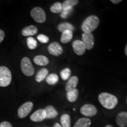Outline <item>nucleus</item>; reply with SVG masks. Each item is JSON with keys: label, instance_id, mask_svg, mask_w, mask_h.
Here are the masks:
<instances>
[{"label": "nucleus", "instance_id": "1", "mask_svg": "<svg viewBox=\"0 0 127 127\" xmlns=\"http://www.w3.org/2000/svg\"><path fill=\"white\" fill-rule=\"evenodd\" d=\"M98 100L103 107L108 109H112L118 104V101L115 95L108 93H102L98 96Z\"/></svg>", "mask_w": 127, "mask_h": 127}, {"label": "nucleus", "instance_id": "2", "mask_svg": "<svg viewBox=\"0 0 127 127\" xmlns=\"http://www.w3.org/2000/svg\"><path fill=\"white\" fill-rule=\"evenodd\" d=\"M99 24V19L97 16L90 15L84 21L81 25V30L84 32L91 33Z\"/></svg>", "mask_w": 127, "mask_h": 127}, {"label": "nucleus", "instance_id": "3", "mask_svg": "<svg viewBox=\"0 0 127 127\" xmlns=\"http://www.w3.org/2000/svg\"><path fill=\"white\" fill-rule=\"evenodd\" d=\"M11 80L12 74L10 70L6 66H0V87L8 86Z\"/></svg>", "mask_w": 127, "mask_h": 127}, {"label": "nucleus", "instance_id": "4", "mask_svg": "<svg viewBox=\"0 0 127 127\" xmlns=\"http://www.w3.org/2000/svg\"><path fill=\"white\" fill-rule=\"evenodd\" d=\"M21 69L25 75L31 77L34 74V68L28 57H24L21 62Z\"/></svg>", "mask_w": 127, "mask_h": 127}, {"label": "nucleus", "instance_id": "5", "mask_svg": "<svg viewBox=\"0 0 127 127\" xmlns=\"http://www.w3.org/2000/svg\"><path fill=\"white\" fill-rule=\"evenodd\" d=\"M32 18L38 23H44L46 21V14L40 7H35L30 12Z\"/></svg>", "mask_w": 127, "mask_h": 127}, {"label": "nucleus", "instance_id": "6", "mask_svg": "<svg viewBox=\"0 0 127 127\" xmlns=\"http://www.w3.org/2000/svg\"><path fill=\"white\" fill-rule=\"evenodd\" d=\"M33 103L30 101L25 102L18 109V115L19 118H24L29 114L33 108Z\"/></svg>", "mask_w": 127, "mask_h": 127}, {"label": "nucleus", "instance_id": "7", "mask_svg": "<svg viewBox=\"0 0 127 127\" xmlns=\"http://www.w3.org/2000/svg\"><path fill=\"white\" fill-rule=\"evenodd\" d=\"M80 112L82 115L87 117H92L97 113V109L92 104H85L80 108Z\"/></svg>", "mask_w": 127, "mask_h": 127}, {"label": "nucleus", "instance_id": "8", "mask_svg": "<svg viewBox=\"0 0 127 127\" xmlns=\"http://www.w3.org/2000/svg\"><path fill=\"white\" fill-rule=\"evenodd\" d=\"M81 41L85 45L86 50H90L94 45V36L92 33L84 32L82 35Z\"/></svg>", "mask_w": 127, "mask_h": 127}, {"label": "nucleus", "instance_id": "9", "mask_svg": "<svg viewBox=\"0 0 127 127\" xmlns=\"http://www.w3.org/2000/svg\"><path fill=\"white\" fill-rule=\"evenodd\" d=\"M48 50L51 55L60 56L63 53V48L58 42H54L51 43L48 47Z\"/></svg>", "mask_w": 127, "mask_h": 127}, {"label": "nucleus", "instance_id": "10", "mask_svg": "<svg viewBox=\"0 0 127 127\" xmlns=\"http://www.w3.org/2000/svg\"><path fill=\"white\" fill-rule=\"evenodd\" d=\"M72 48L76 54L81 56L85 53L86 48L81 40H75L72 43Z\"/></svg>", "mask_w": 127, "mask_h": 127}, {"label": "nucleus", "instance_id": "11", "mask_svg": "<svg viewBox=\"0 0 127 127\" xmlns=\"http://www.w3.org/2000/svg\"><path fill=\"white\" fill-rule=\"evenodd\" d=\"M46 118L45 111L44 109H39L34 112L30 116V120L33 122H41Z\"/></svg>", "mask_w": 127, "mask_h": 127}, {"label": "nucleus", "instance_id": "12", "mask_svg": "<svg viewBox=\"0 0 127 127\" xmlns=\"http://www.w3.org/2000/svg\"><path fill=\"white\" fill-rule=\"evenodd\" d=\"M116 123L120 127H127V112L123 111L118 114L116 117Z\"/></svg>", "mask_w": 127, "mask_h": 127}, {"label": "nucleus", "instance_id": "13", "mask_svg": "<svg viewBox=\"0 0 127 127\" xmlns=\"http://www.w3.org/2000/svg\"><path fill=\"white\" fill-rule=\"evenodd\" d=\"M78 78L76 76H72V77L69 78L67 83L66 84V91L68 92L75 89L78 85Z\"/></svg>", "mask_w": 127, "mask_h": 127}, {"label": "nucleus", "instance_id": "14", "mask_svg": "<svg viewBox=\"0 0 127 127\" xmlns=\"http://www.w3.org/2000/svg\"><path fill=\"white\" fill-rule=\"evenodd\" d=\"M38 32V29L34 25H29L22 30V34L24 36H31L35 35Z\"/></svg>", "mask_w": 127, "mask_h": 127}, {"label": "nucleus", "instance_id": "15", "mask_svg": "<svg viewBox=\"0 0 127 127\" xmlns=\"http://www.w3.org/2000/svg\"><path fill=\"white\" fill-rule=\"evenodd\" d=\"M46 114L45 119H52L56 118L58 115V112L53 106L48 105L44 109Z\"/></svg>", "mask_w": 127, "mask_h": 127}, {"label": "nucleus", "instance_id": "16", "mask_svg": "<svg viewBox=\"0 0 127 127\" xmlns=\"http://www.w3.org/2000/svg\"><path fill=\"white\" fill-rule=\"evenodd\" d=\"M34 62L38 65L46 66L49 64V60L44 55H36L34 57Z\"/></svg>", "mask_w": 127, "mask_h": 127}, {"label": "nucleus", "instance_id": "17", "mask_svg": "<svg viewBox=\"0 0 127 127\" xmlns=\"http://www.w3.org/2000/svg\"><path fill=\"white\" fill-rule=\"evenodd\" d=\"M91 124V121L88 118H81L77 121L74 127H90Z\"/></svg>", "mask_w": 127, "mask_h": 127}, {"label": "nucleus", "instance_id": "18", "mask_svg": "<svg viewBox=\"0 0 127 127\" xmlns=\"http://www.w3.org/2000/svg\"><path fill=\"white\" fill-rule=\"evenodd\" d=\"M79 92L77 89H74V90H71V91H68L66 93V98L68 101L70 102H74L77 101L78 97Z\"/></svg>", "mask_w": 127, "mask_h": 127}, {"label": "nucleus", "instance_id": "19", "mask_svg": "<svg viewBox=\"0 0 127 127\" xmlns=\"http://www.w3.org/2000/svg\"><path fill=\"white\" fill-rule=\"evenodd\" d=\"M57 29H58V30L60 32H63L65 31H71L72 32L75 30V27H74V25L70 23H63L60 24L58 25Z\"/></svg>", "mask_w": 127, "mask_h": 127}, {"label": "nucleus", "instance_id": "20", "mask_svg": "<svg viewBox=\"0 0 127 127\" xmlns=\"http://www.w3.org/2000/svg\"><path fill=\"white\" fill-rule=\"evenodd\" d=\"M73 37V32L71 31H65L62 32L61 42L63 44H66L70 42Z\"/></svg>", "mask_w": 127, "mask_h": 127}, {"label": "nucleus", "instance_id": "21", "mask_svg": "<svg viewBox=\"0 0 127 127\" xmlns=\"http://www.w3.org/2000/svg\"><path fill=\"white\" fill-rule=\"evenodd\" d=\"M48 74V71L46 68H42L40 69L35 76V80L36 82H41L44 80L45 78H47Z\"/></svg>", "mask_w": 127, "mask_h": 127}, {"label": "nucleus", "instance_id": "22", "mask_svg": "<svg viewBox=\"0 0 127 127\" xmlns=\"http://www.w3.org/2000/svg\"><path fill=\"white\" fill-rule=\"evenodd\" d=\"M62 127H71V117L68 114H64L60 118Z\"/></svg>", "mask_w": 127, "mask_h": 127}, {"label": "nucleus", "instance_id": "23", "mask_svg": "<svg viewBox=\"0 0 127 127\" xmlns=\"http://www.w3.org/2000/svg\"><path fill=\"white\" fill-rule=\"evenodd\" d=\"M79 3L78 0H65L63 2V9H68L73 8L74 6Z\"/></svg>", "mask_w": 127, "mask_h": 127}, {"label": "nucleus", "instance_id": "24", "mask_svg": "<svg viewBox=\"0 0 127 127\" xmlns=\"http://www.w3.org/2000/svg\"><path fill=\"white\" fill-rule=\"evenodd\" d=\"M50 11L52 13L58 14L61 12L63 11V4L60 2H56L54 3L51 6Z\"/></svg>", "mask_w": 127, "mask_h": 127}, {"label": "nucleus", "instance_id": "25", "mask_svg": "<svg viewBox=\"0 0 127 127\" xmlns=\"http://www.w3.org/2000/svg\"><path fill=\"white\" fill-rule=\"evenodd\" d=\"M58 80L59 78L56 74H51L46 78V82L51 85H55L58 82Z\"/></svg>", "mask_w": 127, "mask_h": 127}, {"label": "nucleus", "instance_id": "26", "mask_svg": "<svg viewBox=\"0 0 127 127\" xmlns=\"http://www.w3.org/2000/svg\"><path fill=\"white\" fill-rule=\"evenodd\" d=\"M27 44L30 50H34L37 47V42L34 38L29 36L27 39Z\"/></svg>", "mask_w": 127, "mask_h": 127}, {"label": "nucleus", "instance_id": "27", "mask_svg": "<svg viewBox=\"0 0 127 127\" xmlns=\"http://www.w3.org/2000/svg\"><path fill=\"white\" fill-rule=\"evenodd\" d=\"M71 74V69L68 68H65L61 71V72H60V75H61V78L63 79V80L65 81L67 80V79L70 77Z\"/></svg>", "mask_w": 127, "mask_h": 127}, {"label": "nucleus", "instance_id": "28", "mask_svg": "<svg viewBox=\"0 0 127 127\" xmlns=\"http://www.w3.org/2000/svg\"><path fill=\"white\" fill-rule=\"evenodd\" d=\"M37 39L39 42L42 44H46L48 42L49 38L47 35L44 34H39L37 36Z\"/></svg>", "mask_w": 127, "mask_h": 127}, {"label": "nucleus", "instance_id": "29", "mask_svg": "<svg viewBox=\"0 0 127 127\" xmlns=\"http://www.w3.org/2000/svg\"><path fill=\"white\" fill-rule=\"evenodd\" d=\"M73 11V8L68 9H63L61 12V17L63 19H65L69 16L72 11Z\"/></svg>", "mask_w": 127, "mask_h": 127}, {"label": "nucleus", "instance_id": "30", "mask_svg": "<svg viewBox=\"0 0 127 127\" xmlns=\"http://www.w3.org/2000/svg\"><path fill=\"white\" fill-rule=\"evenodd\" d=\"M0 127H13L12 124L8 121H4L0 123Z\"/></svg>", "mask_w": 127, "mask_h": 127}, {"label": "nucleus", "instance_id": "31", "mask_svg": "<svg viewBox=\"0 0 127 127\" xmlns=\"http://www.w3.org/2000/svg\"><path fill=\"white\" fill-rule=\"evenodd\" d=\"M5 37V33L4 31L2 30H0V43L3 41Z\"/></svg>", "mask_w": 127, "mask_h": 127}, {"label": "nucleus", "instance_id": "32", "mask_svg": "<svg viewBox=\"0 0 127 127\" xmlns=\"http://www.w3.org/2000/svg\"><path fill=\"white\" fill-rule=\"evenodd\" d=\"M110 1L114 4H118L122 2V0H111Z\"/></svg>", "mask_w": 127, "mask_h": 127}, {"label": "nucleus", "instance_id": "33", "mask_svg": "<svg viewBox=\"0 0 127 127\" xmlns=\"http://www.w3.org/2000/svg\"><path fill=\"white\" fill-rule=\"evenodd\" d=\"M53 127H62V126L60 124L58 123H55V125H54Z\"/></svg>", "mask_w": 127, "mask_h": 127}, {"label": "nucleus", "instance_id": "34", "mask_svg": "<svg viewBox=\"0 0 127 127\" xmlns=\"http://www.w3.org/2000/svg\"><path fill=\"white\" fill-rule=\"evenodd\" d=\"M124 52H125V54L126 55L127 57V44L126 46H125V47Z\"/></svg>", "mask_w": 127, "mask_h": 127}, {"label": "nucleus", "instance_id": "35", "mask_svg": "<svg viewBox=\"0 0 127 127\" xmlns=\"http://www.w3.org/2000/svg\"><path fill=\"white\" fill-rule=\"evenodd\" d=\"M105 127H114L111 125H106Z\"/></svg>", "mask_w": 127, "mask_h": 127}, {"label": "nucleus", "instance_id": "36", "mask_svg": "<svg viewBox=\"0 0 127 127\" xmlns=\"http://www.w3.org/2000/svg\"></svg>", "mask_w": 127, "mask_h": 127}]
</instances>
